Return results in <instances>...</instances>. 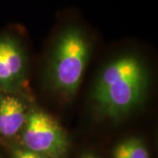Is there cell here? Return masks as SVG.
<instances>
[{"label": "cell", "instance_id": "1", "mask_svg": "<svg viewBox=\"0 0 158 158\" xmlns=\"http://www.w3.org/2000/svg\"><path fill=\"white\" fill-rule=\"evenodd\" d=\"M149 85L150 73L145 61L135 52H123L100 69L90 100L100 117L119 119L142 106Z\"/></svg>", "mask_w": 158, "mask_h": 158}, {"label": "cell", "instance_id": "2", "mask_svg": "<svg viewBox=\"0 0 158 158\" xmlns=\"http://www.w3.org/2000/svg\"><path fill=\"white\" fill-rule=\"evenodd\" d=\"M93 45V34L77 19L64 18L57 26L49 42L46 78L59 96L70 99L77 93Z\"/></svg>", "mask_w": 158, "mask_h": 158}, {"label": "cell", "instance_id": "3", "mask_svg": "<svg viewBox=\"0 0 158 158\" xmlns=\"http://www.w3.org/2000/svg\"><path fill=\"white\" fill-rule=\"evenodd\" d=\"M25 148L45 158H63L69 146L64 128L53 116L40 108H30L22 130Z\"/></svg>", "mask_w": 158, "mask_h": 158}, {"label": "cell", "instance_id": "4", "mask_svg": "<svg viewBox=\"0 0 158 158\" xmlns=\"http://www.w3.org/2000/svg\"><path fill=\"white\" fill-rule=\"evenodd\" d=\"M27 56L25 39L19 29L0 32V92L17 94L27 79Z\"/></svg>", "mask_w": 158, "mask_h": 158}, {"label": "cell", "instance_id": "5", "mask_svg": "<svg viewBox=\"0 0 158 158\" xmlns=\"http://www.w3.org/2000/svg\"><path fill=\"white\" fill-rule=\"evenodd\" d=\"M29 110L17 94L0 92V137L11 139L21 133Z\"/></svg>", "mask_w": 158, "mask_h": 158}, {"label": "cell", "instance_id": "6", "mask_svg": "<svg viewBox=\"0 0 158 158\" xmlns=\"http://www.w3.org/2000/svg\"><path fill=\"white\" fill-rule=\"evenodd\" d=\"M113 158H149V153L144 142L136 137H131L118 142L114 148Z\"/></svg>", "mask_w": 158, "mask_h": 158}, {"label": "cell", "instance_id": "7", "mask_svg": "<svg viewBox=\"0 0 158 158\" xmlns=\"http://www.w3.org/2000/svg\"><path fill=\"white\" fill-rule=\"evenodd\" d=\"M12 158H45L39 154L30 151L27 148H18L12 154Z\"/></svg>", "mask_w": 158, "mask_h": 158}, {"label": "cell", "instance_id": "8", "mask_svg": "<svg viewBox=\"0 0 158 158\" xmlns=\"http://www.w3.org/2000/svg\"><path fill=\"white\" fill-rule=\"evenodd\" d=\"M82 158H98L95 156H93V155H91V154H88V155H85Z\"/></svg>", "mask_w": 158, "mask_h": 158}]
</instances>
